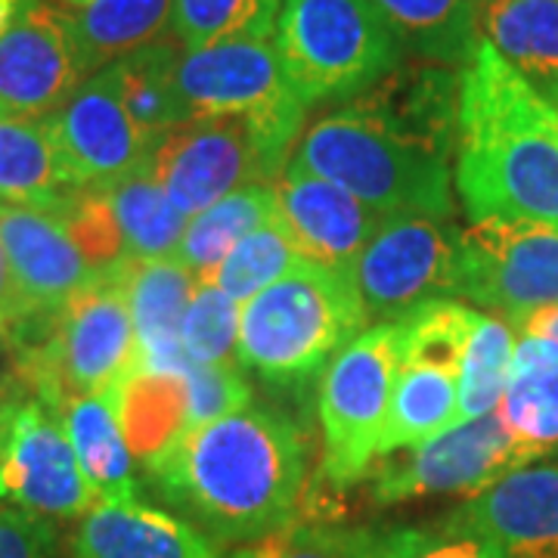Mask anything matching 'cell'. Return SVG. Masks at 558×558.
I'll use <instances>...</instances> for the list:
<instances>
[{"instance_id":"obj_1","label":"cell","mask_w":558,"mask_h":558,"mask_svg":"<svg viewBox=\"0 0 558 558\" xmlns=\"http://www.w3.org/2000/svg\"><path fill=\"white\" fill-rule=\"evenodd\" d=\"M457 128V72L432 62L400 65L373 90L311 121L292 165L348 190L381 218H450Z\"/></svg>"},{"instance_id":"obj_2","label":"cell","mask_w":558,"mask_h":558,"mask_svg":"<svg viewBox=\"0 0 558 558\" xmlns=\"http://www.w3.org/2000/svg\"><path fill=\"white\" fill-rule=\"evenodd\" d=\"M159 497L205 537L258 543L299 519L307 440L299 422L270 407L183 428L146 462Z\"/></svg>"},{"instance_id":"obj_3","label":"cell","mask_w":558,"mask_h":558,"mask_svg":"<svg viewBox=\"0 0 558 558\" xmlns=\"http://www.w3.org/2000/svg\"><path fill=\"white\" fill-rule=\"evenodd\" d=\"M457 183L472 220L558 227V112L481 38L459 72Z\"/></svg>"},{"instance_id":"obj_4","label":"cell","mask_w":558,"mask_h":558,"mask_svg":"<svg viewBox=\"0 0 558 558\" xmlns=\"http://www.w3.org/2000/svg\"><path fill=\"white\" fill-rule=\"evenodd\" d=\"M363 329H369V314L351 277L301 258L242 304L236 360L264 385L299 391Z\"/></svg>"},{"instance_id":"obj_5","label":"cell","mask_w":558,"mask_h":558,"mask_svg":"<svg viewBox=\"0 0 558 558\" xmlns=\"http://www.w3.org/2000/svg\"><path fill=\"white\" fill-rule=\"evenodd\" d=\"M124 267L100 274L57 317L13 341V379L50 410L72 395L116 391L134 373L137 336Z\"/></svg>"},{"instance_id":"obj_6","label":"cell","mask_w":558,"mask_h":558,"mask_svg":"<svg viewBox=\"0 0 558 558\" xmlns=\"http://www.w3.org/2000/svg\"><path fill=\"white\" fill-rule=\"evenodd\" d=\"M274 47L307 109L354 100L407 57L376 0H282Z\"/></svg>"},{"instance_id":"obj_7","label":"cell","mask_w":558,"mask_h":558,"mask_svg":"<svg viewBox=\"0 0 558 558\" xmlns=\"http://www.w3.org/2000/svg\"><path fill=\"white\" fill-rule=\"evenodd\" d=\"M178 90L190 119L242 116L252 121L274 180L289 168L307 106L292 90L270 40H223L180 50Z\"/></svg>"},{"instance_id":"obj_8","label":"cell","mask_w":558,"mask_h":558,"mask_svg":"<svg viewBox=\"0 0 558 558\" xmlns=\"http://www.w3.org/2000/svg\"><path fill=\"white\" fill-rule=\"evenodd\" d=\"M398 381V326L376 323L344 344L319 376L323 481L348 490L369 481Z\"/></svg>"},{"instance_id":"obj_9","label":"cell","mask_w":558,"mask_h":558,"mask_svg":"<svg viewBox=\"0 0 558 558\" xmlns=\"http://www.w3.org/2000/svg\"><path fill=\"white\" fill-rule=\"evenodd\" d=\"M457 299L509 319L558 304V227L537 220L481 218L459 236Z\"/></svg>"},{"instance_id":"obj_10","label":"cell","mask_w":558,"mask_h":558,"mask_svg":"<svg viewBox=\"0 0 558 558\" xmlns=\"http://www.w3.org/2000/svg\"><path fill=\"white\" fill-rule=\"evenodd\" d=\"M459 236L450 218L388 215L348 270L366 314L395 323L418 304L457 299Z\"/></svg>"},{"instance_id":"obj_11","label":"cell","mask_w":558,"mask_h":558,"mask_svg":"<svg viewBox=\"0 0 558 558\" xmlns=\"http://www.w3.org/2000/svg\"><path fill=\"white\" fill-rule=\"evenodd\" d=\"M537 457L521 444L499 413L457 422L403 459L385 457L373 469V499L398 506L428 497H478L494 481Z\"/></svg>"},{"instance_id":"obj_12","label":"cell","mask_w":558,"mask_h":558,"mask_svg":"<svg viewBox=\"0 0 558 558\" xmlns=\"http://www.w3.org/2000/svg\"><path fill=\"white\" fill-rule=\"evenodd\" d=\"M149 168L183 218H196L248 183H274L270 161L252 121L196 116L159 140Z\"/></svg>"},{"instance_id":"obj_13","label":"cell","mask_w":558,"mask_h":558,"mask_svg":"<svg viewBox=\"0 0 558 558\" xmlns=\"http://www.w3.org/2000/svg\"><path fill=\"white\" fill-rule=\"evenodd\" d=\"M0 502L40 519H84L100 499L84 478L57 410L22 391L0 453Z\"/></svg>"},{"instance_id":"obj_14","label":"cell","mask_w":558,"mask_h":558,"mask_svg":"<svg viewBox=\"0 0 558 558\" xmlns=\"http://www.w3.org/2000/svg\"><path fill=\"white\" fill-rule=\"evenodd\" d=\"M90 78L72 13L35 0L0 35V116L50 119Z\"/></svg>"},{"instance_id":"obj_15","label":"cell","mask_w":558,"mask_h":558,"mask_svg":"<svg viewBox=\"0 0 558 558\" xmlns=\"http://www.w3.org/2000/svg\"><path fill=\"white\" fill-rule=\"evenodd\" d=\"M60 153L81 190H106L153 156L121 100L116 69L106 65L81 84L60 112L50 116Z\"/></svg>"},{"instance_id":"obj_16","label":"cell","mask_w":558,"mask_h":558,"mask_svg":"<svg viewBox=\"0 0 558 558\" xmlns=\"http://www.w3.org/2000/svg\"><path fill=\"white\" fill-rule=\"evenodd\" d=\"M444 524L499 558H558V462H531L457 506Z\"/></svg>"},{"instance_id":"obj_17","label":"cell","mask_w":558,"mask_h":558,"mask_svg":"<svg viewBox=\"0 0 558 558\" xmlns=\"http://www.w3.org/2000/svg\"><path fill=\"white\" fill-rule=\"evenodd\" d=\"M270 186L277 196V220L304 260L348 274L379 230V211L292 161Z\"/></svg>"},{"instance_id":"obj_18","label":"cell","mask_w":558,"mask_h":558,"mask_svg":"<svg viewBox=\"0 0 558 558\" xmlns=\"http://www.w3.org/2000/svg\"><path fill=\"white\" fill-rule=\"evenodd\" d=\"M0 245L40 323L57 317L84 286L100 277L57 211L0 205Z\"/></svg>"},{"instance_id":"obj_19","label":"cell","mask_w":558,"mask_h":558,"mask_svg":"<svg viewBox=\"0 0 558 558\" xmlns=\"http://www.w3.org/2000/svg\"><path fill=\"white\" fill-rule=\"evenodd\" d=\"M128 304L137 336L134 373L183 376L193 360L186 357L180 326L199 279L174 258L131 260L124 267Z\"/></svg>"},{"instance_id":"obj_20","label":"cell","mask_w":558,"mask_h":558,"mask_svg":"<svg viewBox=\"0 0 558 558\" xmlns=\"http://www.w3.org/2000/svg\"><path fill=\"white\" fill-rule=\"evenodd\" d=\"M75 558H236L180 515L146 502H97L75 531Z\"/></svg>"},{"instance_id":"obj_21","label":"cell","mask_w":558,"mask_h":558,"mask_svg":"<svg viewBox=\"0 0 558 558\" xmlns=\"http://www.w3.org/2000/svg\"><path fill=\"white\" fill-rule=\"evenodd\" d=\"M65 438L100 502H140L137 457L119 413V388L102 395H72L57 407Z\"/></svg>"},{"instance_id":"obj_22","label":"cell","mask_w":558,"mask_h":558,"mask_svg":"<svg viewBox=\"0 0 558 558\" xmlns=\"http://www.w3.org/2000/svg\"><path fill=\"white\" fill-rule=\"evenodd\" d=\"M75 193L50 121L0 116V205L60 211Z\"/></svg>"},{"instance_id":"obj_23","label":"cell","mask_w":558,"mask_h":558,"mask_svg":"<svg viewBox=\"0 0 558 558\" xmlns=\"http://www.w3.org/2000/svg\"><path fill=\"white\" fill-rule=\"evenodd\" d=\"M481 38L553 109L558 106V0H478Z\"/></svg>"},{"instance_id":"obj_24","label":"cell","mask_w":558,"mask_h":558,"mask_svg":"<svg viewBox=\"0 0 558 558\" xmlns=\"http://www.w3.org/2000/svg\"><path fill=\"white\" fill-rule=\"evenodd\" d=\"M499 416L509 432L543 459L558 450V344L534 336H519Z\"/></svg>"},{"instance_id":"obj_25","label":"cell","mask_w":558,"mask_h":558,"mask_svg":"<svg viewBox=\"0 0 558 558\" xmlns=\"http://www.w3.org/2000/svg\"><path fill=\"white\" fill-rule=\"evenodd\" d=\"M403 53L462 69L481 44L478 0H376Z\"/></svg>"},{"instance_id":"obj_26","label":"cell","mask_w":558,"mask_h":558,"mask_svg":"<svg viewBox=\"0 0 558 558\" xmlns=\"http://www.w3.org/2000/svg\"><path fill=\"white\" fill-rule=\"evenodd\" d=\"M87 75L174 35V0H90L72 13Z\"/></svg>"},{"instance_id":"obj_27","label":"cell","mask_w":558,"mask_h":558,"mask_svg":"<svg viewBox=\"0 0 558 558\" xmlns=\"http://www.w3.org/2000/svg\"><path fill=\"white\" fill-rule=\"evenodd\" d=\"M277 220V196L270 183H248L223 196L202 215L186 220L183 240L171 258L183 264L199 282H215L220 264L236 248V242L258 227Z\"/></svg>"},{"instance_id":"obj_28","label":"cell","mask_w":558,"mask_h":558,"mask_svg":"<svg viewBox=\"0 0 558 558\" xmlns=\"http://www.w3.org/2000/svg\"><path fill=\"white\" fill-rule=\"evenodd\" d=\"M457 369L425 366V363H398L391 413H388L385 438H381V459L398 450H413L418 444L440 435L444 428L457 425Z\"/></svg>"},{"instance_id":"obj_29","label":"cell","mask_w":558,"mask_h":558,"mask_svg":"<svg viewBox=\"0 0 558 558\" xmlns=\"http://www.w3.org/2000/svg\"><path fill=\"white\" fill-rule=\"evenodd\" d=\"M180 50L183 47L171 35L124 60L112 62L121 100L128 106L134 124L143 131V137L153 146H159V140L171 134L178 124L190 121V112L178 90Z\"/></svg>"},{"instance_id":"obj_30","label":"cell","mask_w":558,"mask_h":558,"mask_svg":"<svg viewBox=\"0 0 558 558\" xmlns=\"http://www.w3.org/2000/svg\"><path fill=\"white\" fill-rule=\"evenodd\" d=\"M131 260L171 258L178 252L186 220L165 196L149 161L102 190Z\"/></svg>"},{"instance_id":"obj_31","label":"cell","mask_w":558,"mask_h":558,"mask_svg":"<svg viewBox=\"0 0 558 558\" xmlns=\"http://www.w3.org/2000/svg\"><path fill=\"white\" fill-rule=\"evenodd\" d=\"M119 413L134 457L146 465L186 428L183 376L131 373L119 385Z\"/></svg>"},{"instance_id":"obj_32","label":"cell","mask_w":558,"mask_h":558,"mask_svg":"<svg viewBox=\"0 0 558 558\" xmlns=\"http://www.w3.org/2000/svg\"><path fill=\"white\" fill-rule=\"evenodd\" d=\"M515 332L519 329L509 319L497 314H478L475 332L465 344L462 366H459L457 422L481 418L499 410L512 351L519 341Z\"/></svg>"},{"instance_id":"obj_33","label":"cell","mask_w":558,"mask_h":558,"mask_svg":"<svg viewBox=\"0 0 558 558\" xmlns=\"http://www.w3.org/2000/svg\"><path fill=\"white\" fill-rule=\"evenodd\" d=\"M282 0H174V38L183 50L223 40H270Z\"/></svg>"},{"instance_id":"obj_34","label":"cell","mask_w":558,"mask_h":558,"mask_svg":"<svg viewBox=\"0 0 558 558\" xmlns=\"http://www.w3.org/2000/svg\"><path fill=\"white\" fill-rule=\"evenodd\" d=\"M357 558H499L487 543L450 524L435 527H341Z\"/></svg>"},{"instance_id":"obj_35","label":"cell","mask_w":558,"mask_h":558,"mask_svg":"<svg viewBox=\"0 0 558 558\" xmlns=\"http://www.w3.org/2000/svg\"><path fill=\"white\" fill-rule=\"evenodd\" d=\"M301 260L299 248L292 245L289 233L279 220H270L236 242V248L220 264L215 286L223 289L233 301L245 304L255 299L260 289L274 286Z\"/></svg>"},{"instance_id":"obj_36","label":"cell","mask_w":558,"mask_h":558,"mask_svg":"<svg viewBox=\"0 0 558 558\" xmlns=\"http://www.w3.org/2000/svg\"><path fill=\"white\" fill-rule=\"evenodd\" d=\"M240 301H233L215 282H199L186 304L180 341L193 363L236 360L240 341Z\"/></svg>"},{"instance_id":"obj_37","label":"cell","mask_w":558,"mask_h":558,"mask_svg":"<svg viewBox=\"0 0 558 558\" xmlns=\"http://www.w3.org/2000/svg\"><path fill=\"white\" fill-rule=\"evenodd\" d=\"M183 391H186V428L208 425L252 407V385L242 373L240 360L190 363L183 373Z\"/></svg>"},{"instance_id":"obj_38","label":"cell","mask_w":558,"mask_h":558,"mask_svg":"<svg viewBox=\"0 0 558 558\" xmlns=\"http://www.w3.org/2000/svg\"><path fill=\"white\" fill-rule=\"evenodd\" d=\"M236 558H357L341 527L295 521L286 531L248 543Z\"/></svg>"},{"instance_id":"obj_39","label":"cell","mask_w":558,"mask_h":558,"mask_svg":"<svg viewBox=\"0 0 558 558\" xmlns=\"http://www.w3.org/2000/svg\"><path fill=\"white\" fill-rule=\"evenodd\" d=\"M57 531L50 519L0 506V558H53Z\"/></svg>"},{"instance_id":"obj_40","label":"cell","mask_w":558,"mask_h":558,"mask_svg":"<svg viewBox=\"0 0 558 558\" xmlns=\"http://www.w3.org/2000/svg\"><path fill=\"white\" fill-rule=\"evenodd\" d=\"M32 326H40V319H35V314H32L20 282L13 277L7 252L0 245V336H3V341H13L20 339L22 332H28Z\"/></svg>"},{"instance_id":"obj_41","label":"cell","mask_w":558,"mask_h":558,"mask_svg":"<svg viewBox=\"0 0 558 558\" xmlns=\"http://www.w3.org/2000/svg\"><path fill=\"white\" fill-rule=\"evenodd\" d=\"M521 336H534V339H546L558 344V304L553 307H543L537 314H531V317L524 319L519 326Z\"/></svg>"},{"instance_id":"obj_42","label":"cell","mask_w":558,"mask_h":558,"mask_svg":"<svg viewBox=\"0 0 558 558\" xmlns=\"http://www.w3.org/2000/svg\"><path fill=\"white\" fill-rule=\"evenodd\" d=\"M32 3H35V0H0V35H3L13 22L20 20Z\"/></svg>"},{"instance_id":"obj_43","label":"cell","mask_w":558,"mask_h":558,"mask_svg":"<svg viewBox=\"0 0 558 558\" xmlns=\"http://www.w3.org/2000/svg\"><path fill=\"white\" fill-rule=\"evenodd\" d=\"M22 391H25V388H22L20 381L13 379L10 391L0 398V453H3V438H7V418H10V407H13V400L20 398Z\"/></svg>"},{"instance_id":"obj_44","label":"cell","mask_w":558,"mask_h":558,"mask_svg":"<svg viewBox=\"0 0 558 558\" xmlns=\"http://www.w3.org/2000/svg\"><path fill=\"white\" fill-rule=\"evenodd\" d=\"M0 344H3V336H0ZM10 385H13V376H10V379H3V376H0V398L10 391Z\"/></svg>"},{"instance_id":"obj_45","label":"cell","mask_w":558,"mask_h":558,"mask_svg":"<svg viewBox=\"0 0 558 558\" xmlns=\"http://www.w3.org/2000/svg\"><path fill=\"white\" fill-rule=\"evenodd\" d=\"M65 7H84V3H90V0H60Z\"/></svg>"},{"instance_id":"obj_46","label":"cell","mask_w":558,"mask_h":558,"mask_svg":"<svg viewBox=\"0 0 558 558\" xmlns=\"http://www.w3.org/2000/svg\"><path fill=\"white\" fill-rule=\"evenodd\" d=\"M556 112H558V106H556Z\"/></svg>"}]
</instances>
